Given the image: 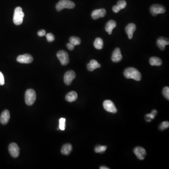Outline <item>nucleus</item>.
Returning a JSON list of instances; mask_svg holds the SVG:
<instances>
[{
  "label": "nucleus",
  "mask_w": 169,
  "mask_h": 169,
  "mask_svg": "<svg viewBox=\"0 0 169 169\" xmlns=\"http://www.w3.org/2000/svg\"><path fill=\"white\" fill-rule=\"evenodd\" d=\"M124 76L128 79H134L136 81H140L141 79V74L138 70L134 68H128L124 71Z\"/></svg>",
  "instance_id": "obj_1"
},
{
  "label": "nucleus",
  "mask_w": 169,
  "mask_h": 169,
  "mask_svg": "<svg viewBox=\"0 0 169 169\" xmlns=\"http://www.w3.org/2000/svg\"><path fill=\"white\" fill-rule=\"evenodd\" d=\"M25 14L21 7H16L15 9L13 16V22L15 25L19 26L22 24Z\"/></svg>",
  "instance_id": "obj_2"
},
{
  "label": "nucleus",
  "mask_w": 169,
  "mask_h": 169,
  "mask_svg": "<svg viewBox=\"0 0 169 169\" xmlns=\"http://www.w3.org/2000/svg\"><path fill=\"white\" fill-rule=\"evenodd\" d=\"M36 99V94L35 91L33 89H29L25 93V101L28 106L34 104Z\"/></svg>",
  "instance_id": "obj_3"
},
{
  "label": "nucleus",
  "mask_w": 169,
  "mask_h": 169,
  "mask_svg": "<svg viewBox=\"0 0 169 169\" xmlns=\"http://www.w3.org/2000/svg\"><path fill=\"white\" fill-rule=\"evenodd\" d=\"M75 6V4L73 1L70 0H61L56 4V9L58 11H60L63 9H72Z\"/></svg>",
  "instance_id": "obj_4"
},
{
  "label": "nucleus",
  "mask_w": 169,
  "mask_h": 169,
  "mask_svg": "<svg viewBox=\"0 0 169 169\" xmlns=\"http://www.w3.org/2000/svg\"><path fill=\"white\" fill-rule=\"evenodd\" d=\"M56 56L62 66H66L69 63V55L66 51L60 50L57 53Z\"/></svg>",
  "instance_id": "obj_5"
},
{
  "label": "nucleus",
  "mask_w": 169,
  "mask_h": 169,
  "mask_svg": "<svg viewBox=\"0 0 169 169\" xmlns=\"http://www.w3.org/2000/svg\"><path fill=\"white\" fill-rule=\"evenodd\" d=\"M151 13L152 15L155 16L159 14H163L165 12V7L160 4H154L150 7Z\"/></svg>",
  "instance_id": "obj_6"
},
{
  "label": "nucleus",
  "mask_w": 169,
  "mask_h": 169,
  "mask_svg": "<svg viewBox=\"0 0 169 169\" xmlns=\"http://www.w3.org/2000/svg\"><path fill=\"white\" fill-rule=\"evenodd\" d=\"M103 106L105 111L111 113H116L117 112V109L111 101L105 100L103 103Z\"/></svg>",
  "instance_id": "obj_7"
},
{
  "label": "nucleus",
  "mask_w": 169,
  "mask_h": 169,
  "mask_svg": "<svg viewBox=\"0 0 169 169\" xmlns=\"http://www.w3.org/2000/svg\"><path fill=\"white\" fill-rule=\"evenodd\" d=\"M19 148L15 143H12L9 146V151L12 157L17 158L19 155Z\"/></svg>",
  "instance_id": "obj_8"
},
{
  "label": "nucleus",
  "mask_w": 169,
  "mask_h": 169,
  "mask_svg": "<svg viewBox=\"0 0 169 169\" xmlns=\"http://www.w3.org/2000/svg\"><path fill=\"white\" fill-rule=\"evenodd\" d=\"M76 74L75 72L70 70L66 72L64 76V82L65 84L67 86H70L71 84L72 81L75 78Z\"/></svg>",
  "instance_id": "obj_9"
},
{
  "label": "nucleus",
  "mask_w": 169,
  "mask_h": 169,
  "mask_svg": "<svg viewBox=\"0 0 169 169\" xmlns=\"http://www.w3.org/2000/svg\"><path fill=\"white\" fill-rule=\"evenodd\" d=\"M33 56L28 54L20 55L16 58V61L21 63H30L33 62Z\"/></svg>",
  "instance_id": "obj_10"
},
{
  "label": "nucleus",
  "mask_w": 169,
  "mask_h": 169,
  "mask_svg": "<svg viewBox=\"0 0 169 169\" xmlns=\"http://www.w3.org/2000/svg\"><path fill=\"white\" fill-rule=\"evenodd\" d=\"M133 152L137 158L139 160H143L146 156V151L145 149L141 147H136L133 150Z\"/></svg>",
  "instance_id": "obj_11"
},
{
  "label": "nucleus",
  "mask_w": 169,
  "mask_h": 169,
  "mask_svg": "<svg viewBox=\"0 0 169 169\" xmlns=\"http://www.w3.org/2000/svg\"><path fill=\"white\" fill-rule=\"evenodd\" d=\"M106 11L104 9H96L92 12L91 16L94 20L100 18H103L106 15Z\"/></svg>",
  "instance_id": "obj_12"
},
{
  "label": "nucleus",
  "mask_w": 169,
  "mask_h": 169,
  "mask_svg": "<svg viewBox=\"0 0 169 169\" xmlns=\"http://www.w3.org/2000/svg\"><path fill=\"white\" fill-rule=\"evenodd\" d=\"M112 61L114 63H118L120 62L122 59V56L119 48H116L112 53Z\"/></svg>",
  "instance_id": "obj_13"
},
{
  "label": "nucleus",
  "mask_w": 169,
  "mask_h": 169,
  "mask_svg": "<svg viewBox=\"0 0 169 169\" xmlns=\"http://www.w3.org/2000/svg\"><path fill=\"white\" fill-rule=\"evenodd\" d=\"M136 29V26L133 23H130L126 26V32L128 35L129 39H132L133 37V33Z\"/></svg>",
  "instance_id": "obj_14"
},
{
  "label": "nucleus",
  "mask_w": 169,
  "mask_h": 169,
  "mask_svg": "<svg viewBox=\"0 0 169 169\" xmlns=\"http://www.w3.org/2000/svg\"><path fill=\"white\" fill-rule=\"evenodd\" d=\"M158 47L161 50H164L165 48V46L169 45V40L168 39L165 37H160L158 39L156 42Z\"/></svg>",
  "instance_id": "obj_15"
},
{
  "label": "nucleus",
  "mask_w": 169,
  "mask_h": 169,
  "mask_svg": "<svg viewBox=\"0 0 169 169\" xmlns=\"http://www.w3.org/2000/svg\"><path fill=\"white\" fill-rule=\"evenodd\" d=\"M10 118V113L8 110H5L1 113L0 117V122L2 125H5L8 123Z\"/></svg>",
  "instance_id": "obj_16"
},
{
  "label": "nucleus",
  "mask_w": 169,
  "mask_h": 169,
  "mask_svg": "<svg viewBox=\"0 0 169 169\" xmlns=\"http://www.w3.org/2000/svg\"><path fill=\"white\" fill-rule=\"evenodd\" d=\"M127 3L124 0H120L117 2V5H115L112 8V10L115 13H118L120 10L124 9L126 7Z\"/></svg>",
  "instance_id": "obj_17"
},
{
  "label": "nucleus",
  "mask_w": 169,
  "mask_h": 169,
  "mask_svg": "<svg viewBox=\"0 0 169 169\" xmlns=\"http://www.w3.org/2000/svg\"><path fill=\"white\" fill-rule=\"evenodd\" d=\"M117 23L114 20H111L106 24L105 30L108 33V34H112V31L116 27Z\"/></svg>",
  "instance_id": "obj_18"
},
{
  "label": "nucleus",
  "mask_w": 169,
  "mask_h": 169,
  "mask_svg": "<svg viewBox=\"0 0 169 169\" xmlns=\"http://www.w3.org/2000/svg\"><path fill=\"white\" fill-rule=\"evenodd\" d=\"M88 70L89 71H92L95 69L101 67V64L98 63L96 60H92L87 66Z\"/></svg>",
  "instance_id": "obj_19"
},
{
  "label": "nucleus",
  "mask_w": 169,
  "mask_h": 169,
  "mask_svg": "<svg viewBox=\"0 0 169 169\" xmlns=\"http://www.w3.org/2000/svg\"><path fill=\"white\" fill-rule=\"evenodd\" d=\"M72 149V145L71 144H66L62 147L61 150V153L63 155H68L71 152Z\"/></svg>",
  "instance_id": "obj_20"
},
{
  "label": "nucleus",
  "mask_w": 169,
  "mask_h": 169,
  "mask_svg": "<svg viewBox=\"0 0 169 169\" xmlns=\"http://www.w3.org/2000/svg\"><path fill=\"white\" fill-rule=\"evenodd\" d=\"M78 98V94L75 91H71L66 96V99L67 101L70 103H72L75 101Z\"/></svg>",
  "instance_id": "obj_21"
},
{
  "label": "nucleus",
  "mask_w": 169,
  "mask_h": 169,
  "mask_svg": "<svg viewBox=\"0 0 169 169\" xmlns=\"http://www.w3.org/2000/svg\"><path fill=\"white\" fill-rule=\"evenodd\" d=\"M149 63L152 66H160L162 64V61L158 57H152L149 59Z\"/></svg>",
  "instance_id": "obj_22"
},
{
  "label": "nucleus",
  "mask_w": 169,
  "mask_h": 169,
  "mask_svg": "<svg viewBox=\"0 0 169 169\" xmlns=\"http://www.w3.org/2000/svg\"><path fill=\"white\" fill-rule=\"evenodd\" d=\"M93 45L96 49L98 50L102 49L103 47V39L101 38H96L95 42L93 43Z\"/></svg>",
  "instance_id": "obj_23"
},
{
  "label": "nucleus",
  "mask_w": 169,
  "mask_h": 169,
  "mask_svg": "<svg viewBox=\"0 0 169 169\" xmlns=\"http://www.w3.org/2000/svg\"><path fill=\"white\" fill-rule=\"evenodd\" d=\"M158 112L156 110H153L151 114H147L145 117V119L147 122H150L152 119H154L157 114Z\"/></svg>",
  "instance_id": "obj_24"
},
{
  "label": "nucleus",
  "mask_w": 169,
  "mask_h": 169,
  "mask_svg": "<svg viewBox=\"0 0 169 169\" xmlns=\"http://www.w3.org/2000/svg\"><path fill=\"white\" fill-rule=\"evenodd\" d=\"M69 40H70V42L74 46L79 45L81 44V40L79 38L75 37V36H72L70 38Z\"/></svg>",
  "instance_id": "obj_25"
},
{
  "label": "nucleus",
  "mask_w": 169,
  "mask_h": 169,
  "mask_svg": "<svg viewBox=\"0 0 169 169\" xmlns=\"http://www.w3.org/2000/svg\"><path fill=\"white\" fill-rule=\"evenodd\" d=\"M107 148V147L106 146H96L95 148V151L96 153H103L106 150Z\"/></svg>",
  "instance_id": "obj_26"
},
{
  "label": "nucleus",
  "mask_w": 169,
  "mask_h": 169,
  "mask_svg": "<svg viewBox=\"0 0 169 169\" xmlns=\"http://www.w3.org/2000/svg\"><path fill=\"white\" fill-rule=\"evenodd\" d=\"M66 118H61L59 119V128L62 131H64L66 129Z\"/></svg>",
  "instance_id": "obj_27"
},
{
  "label": "nucleus",
  "mask_w": 169,
  "mask_h": 169,
  "mask_svg": "<svg viewBox=\"0 0 169 169\" xmlns=\"http://www.w3.org/2000/svg\"><path fill=\"white\" fill-rule=\"evenodd\" d=\"M169 127V123L168 121L163 122L162 124L160 125L159 126V129L160 130L163 131L165 130L166 129H167Z\"/></svg>",
  "instance_id": "obj_28"
},
{
  "label": "nucleus",
  "mask_w": 169,
  "mask_h": 169,
  "mask_svg": "<svg viewBox=\"0 0 169 169\" xmlns=\"http://www.w3.org/2000/svg\"><path fill=\"white\" fill-rule=\"evenodd\" d=\"M163 94L166 99L168 100H169V87L166 86L163 90Z\"/></svg>",
  "instance_id": "obj_29"
},
{
  "label": "nucleus",
  "mask_w": 169,
  "mask_h": 169,
  "mask_svg": "<svg viewBox=\"0 0 169 169\" xmlns=\"http://www.w3.org/2000/svg\"><path fill=\"white\" fill-rule=\"evenodd\" d=\"M46 38L48 42H52L55 40V36L51 33H48L46 35Z\"/></svg>",
  "instance_id": "obj_30"
},
{
  "label": "nucleus",
  "mask_w": 169,
  "mask_h": 169,
  "mask_svg": "<svg viewBox=\"0 0 169 169\" xmlns=\"http://www.w3.org/2000/svg\"><path fill=\"white\" fill-rule=\"evenodd\" d=\"M5 83L4 75L0 71V85H4Z\"/></svg>",
  "instance_id": "obj_31"
},
{
  "label": "nucleus",
  "mask_w": 169,
  "mask_h": 169,
  "mask_svg": "<svg viewBox=\"0 0 169 169\" xmlns=\"http://www.w3.org/2000/svg\"><path fill=\"white\" fill-rule=\"evenodd\" d=\"M66 46L68 49L70 50H73L75 46L73 44H72V43H71V42L67 43Z\"/></svg>",
  "instance_id": "obj_32"
},
{
  "label": "nucleus",
  "mask_w": 169,
  "mask_h": 169,
  "mask_svg": "<svg viewBox=\"0 0 169 169\" xmlns=\"http://www.w3.org/2000/svg\"><path fill=\"white\" fill-rule=\"evenodd\" d=\"M46 31L44 30H40L38 32V35L40 37H42V36H45L46 35Z\"/></svg>",
  "instance_id": "obj_33"
},
{
  "label": "nucleus",
  "mask_w": 169,
  "mask_h": 169,
  "mask_svg": "<svg viewBox=\"0 0 169 169\" xmlns=\"http://www.w3.org/2000/svg\"><path fill=\"white\" fill-rule=\"evenodd\" d=\"M100 169H108L109 168H108V167H105V166H101V167H100Z\"/></svg>",
  "instance_id": "obj_34"
}]
</instances>
